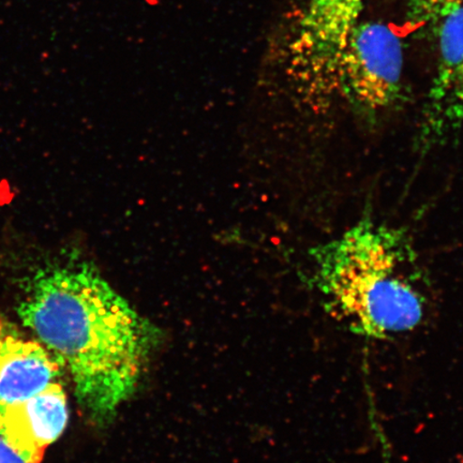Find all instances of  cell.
Segmentation results:
<instances>
[{
  "label": "cell",
  "instance_id": "6",
  "mask_svg": "<svg viewBox=\"0 0 463 463\" xmlns=\"http://www.w3.org/2000/svg\"><path fill=\"white\" fill-rule=\"evenodd\" d=\"M69 420L61 383L0 409V433L28 463H42L45 449L60 439Z\"/></svg>",
  "mask_w": 463,
  "mask_h": 463
},
{
  "label": "cell",
  "instance_id": "4",
  "mask_svg": "<svg viewBox=\"0 0 463 463\" xmlns=\"http://www.w3.org/2000/svg\"><path fill=\"white\" fill-rule=\"evenodd\" d=\"M403 49L392 28L360 23L347 39L335 79V107L364 123L380 120L402 101Z\"/></svg>",
  "mask_w": 463,
  "mask_h": 463
},
{
  "label": "cell",
  "instance_id": "2",
  "mask_svg": "<svg viewBox=\"0 0 463 463\" xmlns=\"http://www.w3.org/2000/svg\"><path fill=\"white\" fill-rule=\"evenodd\" d=\"M311 277L326 308L368 338L413 331L425 316L420 270L403 229L364 217L309 250Z\"/></svg>",
  "mask_w": 463,
  "mask_h": 463
},
{
  "label": "cell",
  "instance_id": "8",
  "mask_svg": "<svg viewBox=\"0 0 463 463\" xmlns=\"http://www.w3.org/2000/svg\"><path fill=\"white\" fill-rule=\"evenodd\" d=\"M460 0H411L414 17L420 22H436L439 15Z\"/></svg>",
  "mask_w": 463,
  "mask_h": 463
},
{
  "label": "cell",
  "instance_id": "7",
  "mask_svg": "<svg viewBox=\"0 0 463 463\" xmlns=\"http://www.w3.org/2000/svg\"><path fill=\"white\" fill-rule=\"evenodd\" d=\"M61 369L44 345L0 314V409L61 382Z\"/></svg>",
  "mask_w": 463,
  "mask_h": 463
},
{
  "label": "cell",
  "instance_id": "9",
  "mask_svg": "<svg viewBox=\"0 0 463 463\" xmlns=\"http://www.w3.org/2000/svg\"><path fill=\"white\" fill-rule=\"evenodd\" d=\"M0 463H28L0 433Z\"/></svg>",
  "mask_w": 463,
  "mask_h": 463
},
{
  "label": "cell",
  "instance_id": "1",
  "mask_svg": "<svg viewBox=\"0 0 463 463\" xmlns=\"http://www.w3.org/2000/svg\"><path fill=\"white\" fill-rule=\"evenodd\" d=\"M17 315L68 370L80 405L99 424L135 392L160 337L75 249L26 278Z\"/></svg>",
  "mask_w": 463,
  "mask_h": 463
},
{
  "label": "cell",
  "instance_id": "5",
  "mask_svg": "<svg viewBox=\"0 0 463 463\" xmlns=\"http://www.w3.org/2000/svg\"><path fill=\"white\" fill-rule=\"evenodd\" d=\"M438 66L421 109L415 147L424 156L463 127V0L439 15Z\"/></svg>",
  "mask_w": 463,
  "mask_h": 463
},
{
  "label": "cell",
  "instance_id": "3",
  "mask_svg": "<svg viewBox=\"0 0 463 463\" xmlns=\"http://www.w3.org/2000/svg\"><path fill=\"white\" fill-rule=\"evenodd\" d=\"M369 0H309L289 49L288 74L300 102L317 114L335 108L341 55Z\"/></svg>",
  "mask_w": 463,
  "mask_h": 463
}]
</instances>
